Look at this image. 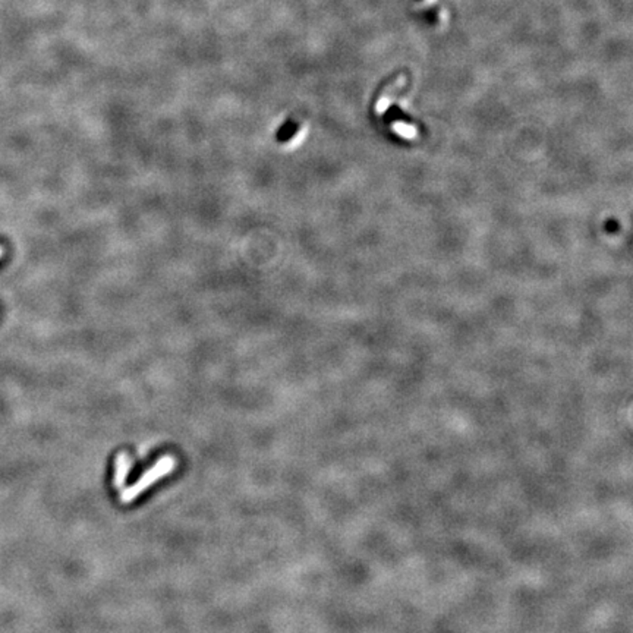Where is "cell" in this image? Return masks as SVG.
<instances>
[{
    "instance_id": "cell-1",
    "label": "cell",
    "mask_w": 633,
    "mask_h": 633,
    "mask_svg": "<svg viewBox=\"0 0 633 633\" xmlns=\"http://www.w3.org/2000/svg\"><path fill=\"white\" fill-rule=\"evenodd\" d=\"M176 466H178V459L174 455H163L153 466H150L144 474L134 482L132 486L123 487L121 490V494H119L121 503L123 504L132 503L135 499L141 496L143 492H145L150 487L157 484L160 479L170 475L171 472L176 469Z\"/></svg>"
},
{
    "instance_id": "cell-2",
    "label": "cell",
    "mask_w": 633,
    "mask_h": 633,
    "mask_svg": "<svg viewBox=\"0 0 633 633\" xmlns=\"http://www.w3.org/2000/svg\"><path fill=\"white\" fill-rule=\"evenodd\" d=\"M132 460L126 452L117 453L115 457V469H113V487L116 490H122L126 486V479L131 474Z\"/></svg>"
}]
</instances>
